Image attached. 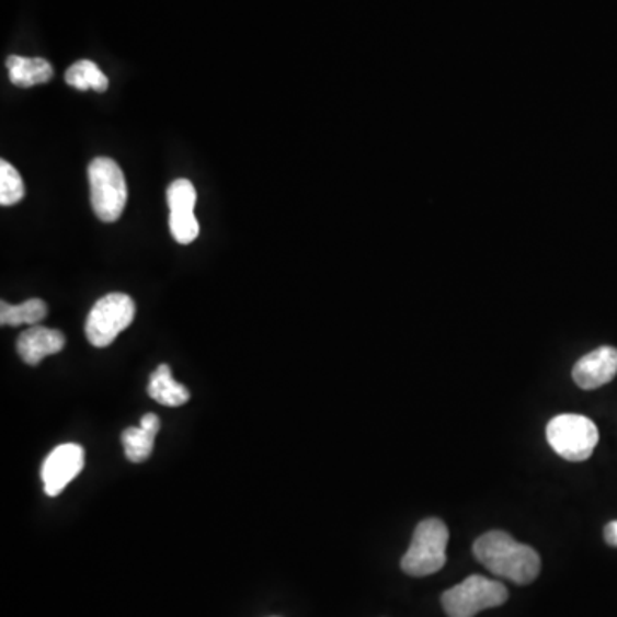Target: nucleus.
<instances>
[{
    "label": "nucleus",
    "instance_id": "1",
    "mask_svg": "<svg viewBox=\"0 0 617 617\" xmlns=\"http://www.w3.org/2000/svg\"><path fill=\"white\" fill-rule=\"evenodd\" d=\"M473 555L492 574L528 585L540 573V556L534 547L516 542L506 532L492 530L480 535Z\"/></svg>",
    "mask_w": 617,
    "mask_h": 617
},
{
    "label": "nucleus",
    "instance_id": "2",
    "mask_svg": "<svg viewBox=\"0 0 617 617\" xmlns=\"http://www.w3.org/2000/svg\"><path fill=\"white\" fill-rule=\"evenodd\" d=\"M449 532L439 518H425L413 532L409 551L401 558V570L410 576H429L446 564Z\"/></svg>",
    "mask_w": 617,
    "mask_h": 617
},
{
    "label": "nucleus",
    "instance_id": "3",
    "mask_svg": "<svg viewBox=\"0 0 617 617\" xmlns=\"http://www.w3.org/2000/svg\"><path fill=\"white\" fill-rule=\"evenodd\" d=\"M91 206L99 220L114 224L123 215L127 203L124 172L111 158H95L88 167Z\"/></svg>",
    "mask_w": 617,
    "mask_h": 617
},
{
    "label": "nucleus",
    "instance_id": "4",
    "mask_svg": "<svg viewBox=\"0 0 617 617\" xmlns=\"http://www.w3.org/2000/svg\"><path fill=\"white\" fill-rule=\"evenodd\" d=\"M507 589L501 582L485 579L482 574L468 576L460 585L446 590L441 602L448 617H476L492 607L503 606Z\"/></svg>",
    "mask_w": 617,
    "mask_h": 617
},
{
    "label": "nucleus",
    "instance_id": "5",
    "mask_svg": "<svg viewBox=\"0 0 617 617\" xmlns=\"http://www.w3.org/2000/svg\"><path fill=\"white\" fill-rule=\"evenodd\" d=\"M547 441L568 461L589 460L598 445V429L579 413H562L547 424Z\"/></svg>",
    "mask_w": 617,
    "mask_h": 617
},
{
    "label": "nucleus",
    "instance_id": "6",
    "mask_svg": "<svg viewBox=\"0 0 617 617\" xmlns=\"http://www.w3.org/2000/svg\"><path fill=\"white\" fill-rule=\"evenodd\" d=\"M136 304L126 294H108L93 306L87 318V339L96 349L112 345L133 324Z\"/></svg>",
    "mask_w": 617,
    "mask_h": 617
},
{
    "label": "nucleus",
    "instance_id": "7",
    "mask_svg": "<svg viewBox=\"0 0 617 617\" xmlns=\"http://www.w3.org/2000/svg\"><path fill=\"white\" fill-rule=\"evenodd\" d=\"M84 467V449L76 443L57 446L42 465L45 494L50 498L62 494L64 489L81 473Z\"/></svg>",
    "mask_w": 617,
    "mask_h": 617
},
{
    "label": "nucleus",
    "instance_id": "8",
    "mask_svg": "<svg viewBox=\"0 0 617 617\" xmlns=\"http://www.w3.org/2000/svg\"><path fill=\"white\" fill-rule=\"evenodd\" d=\"M617 374V349L601 346L583 355L573 367V379L582 390H597L613 381Z\"/></svg>",
    "mask_w": 617,
    "mask_h": 617
},
{
    "label": "nucleus",
    "instance_id": "9",
    "mask_svg": "<svg viewBox=\"0 0 617 617\" xmlns=\"http://www.w3.org/2000/svg\"><path fill=\"white\" fill-rule=\"evenodd\" d=\"M66 336L59 330L45 327H32L24 330L18 339V354L28 366H38L48 355H56L64 351Z\"/></svg>",
    "mask_w": 617,
    "mask_h": 617
},
{
    "label": "nucleus",
    "instance_id": "10",
    "mask_svg": "<svg viewBox=\"0 0 617 617\" xmlns=\"http://www.w3.org/2000/svg\"><path fill=\"white\" fill-rule=\"evenodd\" d=\"M9 78L14 87L32 88L54 78V67L42 57L11 56L5 60Z\"/></svg>",
    "mask_w": 617,
    "mask_h": 617
},
{
    "label": "nucleus",
    "instance_id": "11",
    "mask_svg": "<svg viewBox=\"0 0 617 617\" xmlns=\"http://www.w3.org/2000/svg\"><path fill=\"white\" fill-rule=\"evenodd\" d=\"M148 395L163 407L185 405L191 397L190 390L173 379L172 369L167 364L158 366L151 374Z\"/></svg>",
    "mask_w": 617,
    "mask_h": 617
},
{
    "label": "nucleus",
    "instance_id": "12",
    "mask_svg": "<svg viewBox=\"0 0 617 617\" xmlns=\"http://www.w3.org/2000/svg\"><path fill=\"white\" fill-rule=\"evenodd\" d=\"M48 307L42 299H30L20 306L2 300L0 304V323L2 327H21V324H30L36 327L39 321L47 318Z\"/></svg>",
    "mask_w": 617,
    "mask_h": 617
},
{
    "label": "nucleus",
    "instance_id": "13",
    "mask_svg": "<svg viewBox=\"0 0 617 617\" xmlns=\"http://www.w3.org/2000/svg\"><path fill=\"white\" fill-rule=\"evenodd\" d=\"M66 83L79 91L93 90L103 93L108 88V78L100 71L95 62L79 60L67 69Z\"/></svg>",
    "mask_w": 617,
    "mask_h": 617
},
{
    "label": "nucleus",
    "instance_id": "14",
    "mask_svg": "<svg viewBox=\"0 0 617 617\" xmlns=\"http://www.w3.org/2000/svg\"><path fill=\"white\" fill-rule=\"evenodd\" d=\"M155 437H157V434L141 427V425L124 429L121 441H123L127 460L133 461V464H142V461L148 460L153 453Z\"/></svg>",
    "mask_w": 617,
    "mask_h": 617
},
{
    "label": "nucleus",
    "instance_id": "15",
    "mask_svg": "<svg viewBox=\"0 0 617 617\" xmlns=\"http://www.w3.org/2000/svg\"><path fill=\"white\" fill-rule=\"evenodd\" d=\"M24 197V182L21 173L11 163L0 162V205L12 206Z\"/></svg>",
    "mask_w": 617,
    "mask_h": 617
},
{
    "label": "nucleus",
    "instance_id": "16",
    "mask_svg": "<svg viewBox=\"0 0 617 617\" xmlns=\"http://www.w3.org/2000/svg\"><path fill=\"white\" fill-rule=\"evenodd\" d=\"M170 213H193L196 208V190L193 182L187 179H178L170 184L167 191Z\"/></svg>",
    "mask_w": 617,
    "mask_h": 617
},
{
    "label": "nucleus",
    "instance_id": "17",
    "mask_svg": "<svg viewBox=\"0 0 617 617\" xmlns=\"http://www.w3.org/2000/svg\"><path fill=\"white\" fill-rule=\"evenodd\" d=\"M141 427L148 429L151 433L158 434L160 433V418L155 415V413H146L141 418Z\"/></svg>",
    "mask_w": 617,
    "mask_h": 617
},
{
    "label": "nucleus",
    "instance_id": "18",
    "mask_svg": "<svg viewBox=\"0 0 617 617\" xmlns=\"http://www.w3.org/2000/svg\"><path fill=\"white\" fill-rule=\"evenodd\" d=\"M604 539L610 547H617V519L607 523L606 528H604Z\"/></svg>",
    "mask_w": 617,
    "mask_h": 617
}]
</instances>
